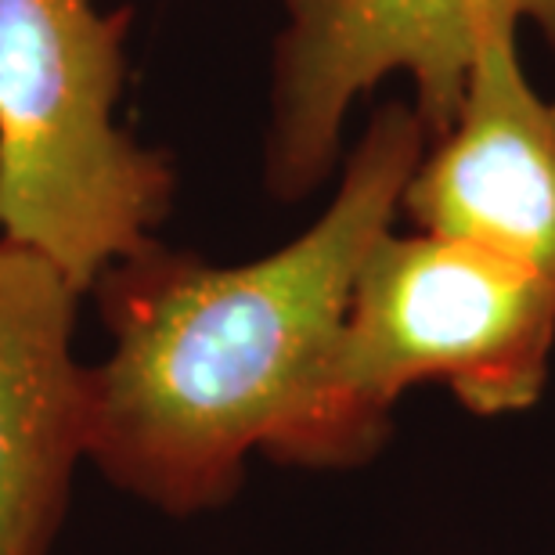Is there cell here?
Listing matches in <instances>:
<instances>
[{
	"label": "cell",
	"mask_w": 555,
	"mask_h": 555,
	"mask_svg": "<svg viewBox=\"0 0 555 555\" xmlns=\"http://www.w3.org/2000/svg\"><path fill=\"white\" fill-rule=\"evenodd\" d=\"M426 144L415 108L390 102L325 214L271 257L214 268L152 242L98 278L113 347L87 369V459L105 480L170 516L238 494L249 454H268L314 393Z\"/></svg>",
	"instance_id": "1"
},
{
	"label": "cell",
	"mask_w": 555,
	"mask_h": 555,
	"mask_svg": "<svg viewBox=\"0 0 555 555\" xmlns=\"http://www.w3.org/2000/svg\"><path fill=\"white\" fill-rule=\"evenodd\" d=\"M80 296L48 257L0 238V555H51L87 459Z\"/></svg>",
	"instance_id": "6"
},
{
	"label": "cell",
	"mask_w": 555,
	"mask_h": 555,
	"mask_svg": "<svg viewBox=\"0 0 555 555\" xmlns=\"http://www.w3.org/2000/svg\"><path fill=\"white\" fill-rule=\"evenodd\" d=\"M401 214L508 260L555 299V102L527 83L513 26L476 43L459 113L422 152Z\"/></svg>",
	"instance_id": "5"
},
{
	"label": "cell",
	"mask_w": 555,
	"mask_h": 555,
	"mask_svg": "<svg viewBox=\"0 0 555 555\" xmlns=\"http://www.w3.org/2000/svg\"><path fill=\"white\" fill-rule=\"evenodd\" d=\"M130 11L0 0V238L37 249L80 293L152 246L173 206L163 152L116 127Z\"/></svg>",
	"instance_id": "3"
},
{
	"label": "cell",
	"mask_w": 555,
	"mask_h": 555,
	"mask_svg": "<svg viewBox=\"0 0 555 555\" xmlns=\"http://www.w3.org/2000/svg\"><path fill=\"white\" fill-rule=\"evenodd\" d=\"M552 350L555 299L530 274L469 242L386 231L314 393L268 459L358 469L383 451L401 393L422 383H443L469 415H519L545 393Z\"/></svg>",
	"instance_id": "2"
},
{
	"label": "cell",
	"mask_w": 555,
	"mask_h": 555,
	"mask_svg": "<svg viewBox=\"0 0 555 555\" xmlns=\"http://www.w3.org/2000/svg\"><path fill=\"white\" fill-rule=\"evenodd\" d=\"M274 48L268 188L304 198L336 166L350 105L390 73L415 80L426 141L448 134L483 33L530 18L555 48V0H285Z\"/></svg>",
	"instance_id": "4"
}]
</instances>
